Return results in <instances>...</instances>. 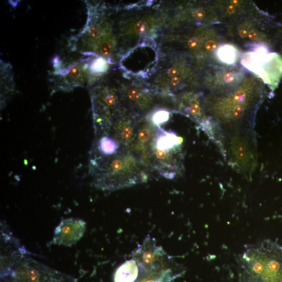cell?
Instances as JSON below:
<instances>
[{
	"label": "cell",
	"mask_w": 282,
	"mask_h": 282,
	"mask_svg": "<svg viewBox=\"0 0 282 282\" xmlns=\"http://www.w3.org/2000/svg\"><path fill=\"white\" fill-rule=\"evenodd\" d=\"M90 170L94 186L102 190L114 191L148 179L137 160L125 153L110 157L95 156L91 160Z\"/></svg>",
	"instance_id": "1"
},
{
	"label": "cell",
	"mask_w": 282,
	"mask_h": 282,
	"mask_svg": "<svg viewBox=\"0 0 282 282\" xmlns=\"http://www.w3.org/2000/svg\"><path fill=\"white\" fill-rule=\"evenodd\" d=\"M139 273L134 282H170L183 275L185 268L148 235L132 253Z\"/></svg>",
	"instance_id": "2"
},
{
	"label": "cell",
	"mask_w": 282,
	"mask_h": 282,
	"mask_svg": "<svg viewBox=\"0 0 282 282\" xmlns=\"http://www.w3.org/2000/svg\"><path fill=\"white\" fill-rule=\"evenodd\" d=\"M242 282H282V249L272 242L246 251L241 259Z\"/></svg>",
	"instance_id": "3"
},
{
	"label": "cell",
	"mask_w": 282,
	"mask_h": 282,
	"mask_svg": "<svg viewBox=\"0 0 282 282\" xmlns=\"http://www.w3.org/2000/svg\"><path fill=\"white\" fill-rule=\"evenodd\" d=\"M224 133L222 154L229 164L242 173L251 174L257 163L254 135L251 128Z\"/></svg>",
	"instance_id": "4"
},
{
	"label": "cell",
	"mask_w": 282,
	"mask_h": 282,
	"mask_svg": "<svg viewBox=\"0 0 282 282\" xmlns=\"http://www.w3.org/2000/svg\"><path fill=\"white\" fill-rule=\"evenodd\" d=\"M25 253L16 255L11 267L1 274L14 282H77L76 279L33 259Z\"/></svg>",
	"instance_id": "5"
},
{
	"label": "cell",
	"mask_w": 282,
	"mask_h": 282,
	"mask_svg": "<svg viewBox=\"0 0 282 282\" xmlns=\"http://www.w3.org/2000/svg\"><path fill=\"white\" fill-rule=\"evenodd\" d=\"M86 230V222L79 219L62 221L56 228L53 244L71 246L78 242Z\"/></svg>",
	"instance_id": "6"
},
{
	"label": "cell",
	"mask_w": 282,
	"mask_h": 282,
	"mask_svg": "<svg viewBox=\"0 0 282 282\" xmlns=\"http://www.w3.org/2000/svg\"><path fill=\"white\" fill-rule=\"evenodd\" d=\"M153 140V149L164 152L178 151L183 139L172 130L165 131L160 126Z\"/></svg>",
	"instance_id": "7"
},
{
	"label": "cell",
	"mask_w": 282,
	"mask_h": 282,
	"mask_svg": "<svg viewBox=\"0 0 282 282\" xmlns=\"http://www.w3.org/2000/svg\"><path fill=\"white\" fill-rule=\"evenodd\" d=\"M139 270L135 260H127L116 271L114 282H134L139 276Z\"/></svg>",
	"instance_id": "8"
},
{
	"label": "cell",
	"mask_w": 282,
	"mask_h": 282,
	"mask_svg": "<svg viewBox=\"0 0 282 282\" xmlns=\"http://www.w3.org/2000/svg\"><path fill=\"white\" fill-rule=\"evenodd\" d=\"M135 127L131 122L120 121L116 123L113 127L114 138L116 141L125 145L131 143L136 135Z\"/></svg>",
	"instance_id": "9"
},
{
	"label": "cell",
	"mask_w": 282,
	"mask_h": 282,
	"mask_svg": "<svg viewBox=\"0 0 282 282\" xmlns=\"http://www.w3.org/2000/svg\"><path fill=\"white\" fill-rule=\"evenodd\" d=\"M96 148L99 156L110 157L116 155L119 152L120 145L115 139L104 135L99 139Z\"/></svg>",
	"instance_id": "10"
},
{
	"label": "cell",
	"mask_w": 282,
	"mask_h": 282,
	"mask_svg": "<svg viewBox=\"0 0 282 282\" xmlns=\"http://www.w3.org/2000/svg\"><path fill=\"white\" fill-rule=\"evenodd\" d=\"M218 56L220 62L228 64H233L236 62L237 51L233 46L225 45L220 46Z\"/></svg>",
	"instance_id": "11"
},
{
	"label": "cell",
	"mask_w": 282,
	"mask_h": 282,
	"mask_svg": "<svg viewBox=\"0 0 282 282\" xmlns=\"http://www.w3.org/2000/svg\"><path fill=\"white\" fill-rule=\"evenodd\" d=\"M152 136V131L150 127H141L136 134V144L139 150H141L144 148V145L148 143Z\"/></svg>",
	"instance_id": "12"
},
{
	"label": "cell",
	"mask_w": 282,
	"mask_h": 282,
	"mask_svg": "<svg viewBox=\"0 0 282 282\" xmlns=\"http://www.w3.org/2000/svg\"><path fill=\"white\" fill-rule=\"evenodd\" d=\"M90 71L93 73H104L108 69L107 62L103 58L96 57L92 61L89 66Z\"/></svg>",
	"instance_id": "13"
},
{
	"label": "cell",
	"mask_w": 282,
	"mask_h": 282,
	"mask_svg": "<svg viewBox=\"0 0 282 282\" xmlns=\"http://www.w3.org/2000/svg\"><path fill=\"white\" fill-rule=\"evenodd\" d=\"M170 113L165 109H159L154 113L152 116V121L155 125L160 126V125L166 124L169 120Z\"/></svg>",
	"instance_id": "14"
},
{
	"label": "cell",
	"mask_w": 282,
	"mask_h": 282,
	"mask_svg": "<svg viewBox=\"0 0 282 282\" xmlns=\"http://www.w3.org/2000/svg\"><path fill=\"white\" fill-rule=\"evenodd\" d=\"M117 98L113 94H107L103 98V105L106 109L112 108L116 105Z\"/></svg>",
	"instance_id": "15"
},
{
	"label": "cell",
	"mask_w": 282,
	"mask_h": 282,
	"mask_svg": "<svg viewBox=\"0 0 282 282\" xmlns=\"http://www.w3.org/2000/svg\"><path fill=\"white\" fill-rule=\"evenodd\" d=\"M127 96L131 100L137 101L141 98V94L137 90L131 89L127 92Z\"/></svg>",
	"instance_id": "16"
},
{
	"label": "cell",
	"mask_w": 282,
	"mask_h": 282,
	"mask_svg": "<svg viewBox=\"0 0 282 282\" xmlns=\"http://www.w3.org/2000/svg\"><path fill=\"white\" fill-rule=\"evenodd\" d=\"M192 16L195 19L202 20L206 16V12L201 8H196L192 12Z\"/></svg>",
	"instance_id": "17"
},
{
	"label": "cell",
	"mask_w": 282,
	"mask_h": 282,
	"mask_svg": "<svg viewBox=\"0 0 282 282\" xmlns=\"http://www.w3.org/2000/svg\"><path fill=\"white\" fill-rule=\"evenodd\" d=\"M200 44L199 40L197 38L193 37L188 41V45L192 49L198 48Z\"/></svg>",
	"instance_id": "18"
},
{
	"label": "cell",
	"mask_w": 282,
	"mask_h": 282,
	"mask_svg": "<svg viewBox=\"0 0 282 282\" xmlns=\"http://www.w3.org/2000/svg\"><path fill=\"white\" fill-rule=\"evenodd\" d=\"M148 27L146 23L144 22H140L136 24L135 26V30L136 31L142 33L145 32L148 29Z\"/></svg>",
	"instance_id": "19"
},
{
	"label": "cell",
	"mask_w": 282,
	"mask_h": 282,
	"mask_svg": "<svg viewBox=\"0 0 282 282\" xmlns=\"http://www.w3.org/2000/svg\"><path fill=\"white\" fill-rule=\"evenodd\" d=\"M235 80V75L232 72L226 73L224 76V80L226 83H232Z\"/></svg>",
	"instance_id": "20"
},
{
	"label": "cell",
	"mask_w": 282,
	"mask_h": 282,
	"mask_svg": "<svg viewBox=\"0 0 282 282\" xmlns=\"http://www.w3.org/2000/svg\"><path fill=\"white\" fill-rule=\"evenodd\" d=\"M217 48V42L213 40L208 41L206 44V48L209 51H213Z\"/></svg>",
	"instance_id": "21"
},
{
	"label": "cell",
	"mask_w": 282,
	"mask_h": 282,
	"mask_svg": "<svg viewBox=\"0 0 282 282\" xmlns=\"http://www.w3.org/2000/svg\"><path fill=\"white\" fill-rule=\"evenodd\" d=\"M168 75L170 77H175L178 74V71L176 68H170L167 71Z\"/></svg>",
	"instance_id": "22"
},
{
	"label": "cell",
	"mask_w": 282,
	"mask_h": 282,
	"mask_svg": "<svg viewBox=\"0 0 282 282\" xmlns=\"http://www.w3.org/2000/svg\"><path fill=\"white\" fill-rule=\"evenodd\" d=\"M248 37L251 40H256L258 37V33L255 31H251L249 33Z\"/></svg>",
	"instance_id": "23"
},
{
	"label": "cell",
	"mask_w": 282,
	"mask_h": 282,
	"mask_svg": "<svg viewBox=\"0 0 282 282\" xmlns=\"http://www.w3.org/2000/svg\"><path fill=\"white\" fill-rule=\"evenodd\" d=\"M180 82V79L177 76H175L171 79V83L173 85V86H177L178 84Z\"/></svg>",
	"instance_id": "24"
},
{
	"label": "cell",
	"mask_w": 282,
	"mask_h": 282,
	"mask_svg": "<svg viewBox=\"0 0 282 282\" xmlns=\"http://www.w3.org/2000/svg\"><path fill=\"white\" fill-rule=\"evenodd\" d=\"M227 11L229 14H233L235 12V7L233 5H229L227 8Z\"/></svg>",
	"instance_id": "25"
},
{
	"label": "cell",
	"mask_w": 282,
	"mask_h": 282,
	"mask_svg": "<svg viewBox=\"0 0 282 282\" xmlns=\"http://www.w3.org/2000/svg\"><path fill=\"white\" fill-rule=\"evenodd\" d=\"M248 35H249V33H248L247 31L246 30H242L239 32V36L242 38H246Z\"/></svg>",
	"instance_id": "26"
},
{
	"label": "cell",
	"mask_w": 282,
	"mask_h": 282,
	"mask_svg": "<svg viewBox=\"0 0 282 282\" xmlns=\"http://www.w3.org/2000/svg\"><path fill=\"white\" fill-rule=\"evenodd\" d=\"M231 4H232V5L236 7L239 5V1H235V0H234V1H231Z\"/></svg>",
	"instance_id": "27"
},
{
	"label": "cell",
	"mask_w": 282,
	"mask_h": 282,
	"mask_svg": "<svg viewBox=\"0 0 282 282\" xmlns=\"http://www.w3.org/2000/svg\"><path fill=\"white\" fill-rule=\"evenodd\" d=\"M4 282H9V281H6V280H5V281Z\"/></svg>",
	"instance_id": "28"
}]
</instances>
